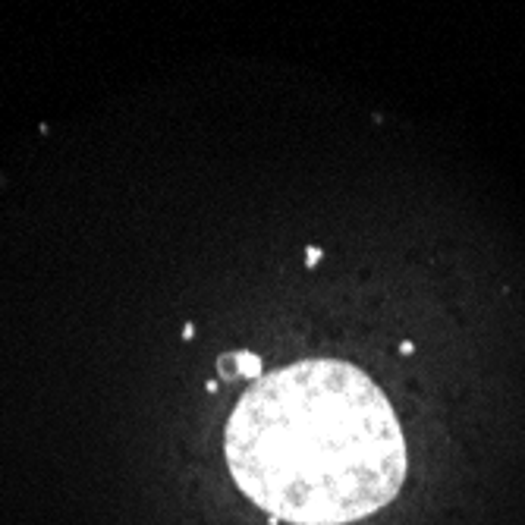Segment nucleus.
<instances>
[{
  "mask_svg": "<svg viewBox=\"0 0 525 525\" xmlns=\"http://www.w3.org/2000/svg\"><path fill=\"white\" fill-rule=\"evenodd\" d=\"M236 488L277 522L349 525L387 507L406 478L393 406L362 368L305 358L245 387L227 422Z\"/></svg>",
  "mask_w": 525,
  "mask_h": 525,
  "instance_id": "f257e3e1",
  "label": "nucleus"
},
{
  "mask_svg": "<svg viewBox=\"0 0 525 525\" xmlns=\"http://www.w3.org/2000/svg\"><path fill=\"white\" fill-rule=\"evenodd\" d=\"M217 371H220L223 381H233V377H245V381H258L261 377V358L255 352H230V356L217 358Z\"/></svg>",
  "mask_w": 525,
  "mask_h": 525,
  "instance_id": "f03ea898",
  "label": "nucleus"
},
{
  "mask_svg": "<svg viewBox=\"0 0 525 525\" xmlns=\"http://www.w3.org/2000/svg\"><path fill=\"white\" fill-rule=\"evenodd\" d=\"M321 255H324V252L318 249V245H311V249H305V268H315V264L321 261Z\"/></svg>",
  "mask_w": 525,
  "mask_h": 525,
  "instance_id": "7ed1b4c3",
  "label": "nucleus"
},
{
  "mask_svg": "<svg viewBox=\"0 0 525 525\" xmlns=\"http://www.w3.org/2000/svg\"><path fill=\"white\" fill-rule=\"evenodd\" d=\"M192 337H195V324H186V327H183V340H192Z\"/></svg>",
  "mask_w": 525,
  "mask_h": 525,
  "instance_id": "20e7f679",
  "label": "nucleus"
},
{
  "mask_svg": "<svg viewBox=\"0 0 525 525\" xmlns=\"http://www.w3.org/2000/svg\"><path fill=\"white\" fill-rule=\"evenodd\" d=\"M204 390H208V393H217V390H220V384H217V381H208V384H204Z\"/></svg>",
  "mask_w": 525,
  "mask_h": 525,
  "instance_id": "39448f33",
  "label": "nucleus"
},
{
  "mask_svg": "<svg viewBox=\"0 0 525 525\" xmlns=\"http://www.w3.org/2000/svg\"><path fill=\"white\" fill-rule=\"evenodd\" d=\"M412 349H415V346H412V343H409V340H406V343H400V352H403V356H409V352H412Z\"/></svg>",
  "mask_w": 525,
  "mask_h": 525,
  "instance_id": "423d86ee",
  "label": "nucleus"
}]
</instances>
